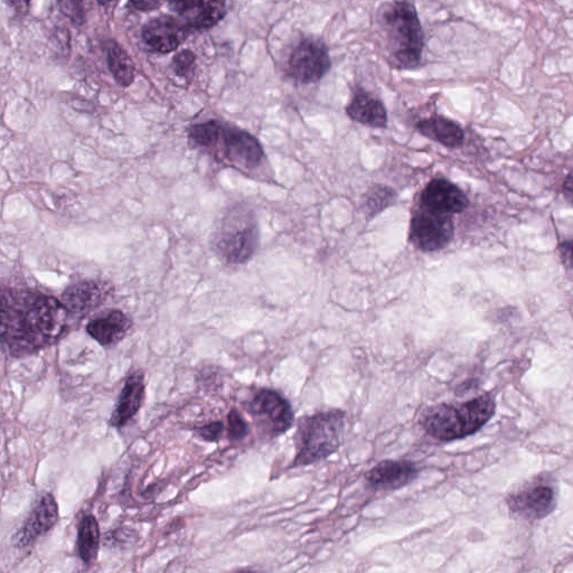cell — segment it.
Instances as JSON below:
<instances>
[{
	"label": "cell",
	"mask_w": 573,
	"mask_h": 573,
	"mask_svg": "<svg viewBox=\"0 0 573 573\" xmlns=\"http://www.w3.org/2000/svg\"><path fill=\"white\" fill-rule=\"evenodd\" d=\"M69 311L58 299L39 293H3V341L14 354L50 345L67 327Z\"/></svg>",
	"instance_id": "cell-1"
},
{
	"label": "cell",
	"mask_w": 573,
	"mask_h": 573,
	"mask_svg": "<svg viewBox=\"0 0 573 573\" xmlns=\"http://www.w3.org/2000/svg\"><path fill=\"white\" fill-rule=\"evenodd\" d=\"M495 407L491 394H483L458 405L428 408L422 412L420 425L430 437L447 443L475 434L494 416Z\"/></svg>",
	"instance_id": "cell-2"
},
{
	"label": "cell",
	"mask_w": 573,
	"mask_h": 573,
	"mask_svg": "<svg viewBox=\"0 0 573 573\" xmlns=\"http://www.w3.org/2000/svg\"><path fill=\"white\" fill-rule=\"evenodd\" d=\"M345 415L342 411L318 412L299 422L294 467L313 465L335 454L342 444Z\"/></svg>",
	"instance_id": "cell-3"
},
{
	"label": "cell",
	"mask_w": 573,
	"mask_h": 573,
	"mask_svg": "<svg viewBox=\"0 0 573 573\" xmlns=\"http://www.w3.org/2000/svg\"><path fill=\"white\" fill-rule=\"evenodd\" d=\"M390 52L401 68H415L424 49V33L415 6L393 3L382 11Z\"/></svg>",
	"instance_id": "cell-4"
},
{
	"label": "cell",
	"mask_w": 573,
	"mask_h": 573,
	"mask_svg": "<svg viewBox=\"0 0 573 573\" xmlns=\"http://www.w3.org/2000/svg\"><path fill=\"white\" fill-rule=\"evenodd\" d=\"M453 237L454 222L449 215L425 208L412 218L410 241L421 251L434 252L444 249Z\"/></svg>",
	"instance_id": "cell-5"
},
{
	"label": "cell",
	"mask_w": 573,
	"mask_h": 573,
	"mask_svg": "<svg viewBox=\"0 0 573 573\" xmlns=\"http://www.w3.org/2000/svg\"><path fill=\"white\" fill-rule=\"evenodd\" d=\"M257 225L250 220L231 223L216 242L220 255L230 263H244L251 259L258 247Z\"/></svg>",
	"instance_id": "cell-6"
},
{
	"label": "cell",
	"mask_w": 573,
	"mask_h": 573,
	"mask_svg": "<svg viewBox=\"0 0 573 573\" xmlns=\"http://www.w3.org/2000/svg\"><path fill=\"white\" fill-rule=\"evenodd\" d=\"M291 75L303 83L321 80L331 69L330 55L326 46L316 40H305L300 43L289 61Z\"/></svg>",
	"instance_id": "cell-7"
},
{
	"label": "cell",
	"mask_w": 573,
	"mask_h": 573,
	"mask_svg": "<svg viewBox=\"0 0 573 573\" xmlns=\"http://www.w3.org/2000/svg\"><path fill=\"white\" fill-rule=\"evenodd\" d=\"M248 410L253 416L265 420L268 431L274 436L284 434L294 424L293 408L275 391H259L249 402Z\"/></svg>",
	"instance_id": "cell-8"
},
{
	"label": "cell",
	"mask_w": 573,
	"mask_h": 573,
	"mask_svg": "<svg viewBox=\"0 0 573 573\" xmlns=\"http://www.w3.org/2000/svg\"><path fill=\"white\" fill-rule=\"evenodd\" d=\"M223 152L222 156L234 165L253 169L259 166L263 150L258 140L246 131L225 127L215 153Z\"/></svg>",
	"instance_id": "cell-9"
},
{
	"label": "cell",
	"mask_w": 573,
	"mask_h": 573,
	"mask_svg": "<svg viewBox=\"0 0 573 573\" xmlns=\"http://www.w3.org/2000/svg\"><path fill=\"white\" fill-rule=\"evenodd\" d=\"M191 31L180 18L163 15L146 23L142 34L144 41L156 52L171 53L187 40Z\"/></svg>",
	"instance_id": "cell-10"
},
{
	"label": "cell",
	"mask_w": 573,
	"mask_h": 573,
	"mask_svg": "<svg viewBox=\"0 0 573 573\" xmlns=\"http://www.w3.org/2000/svg\"><path fill=\"white\" fill-rule=\"evenodd\" d=\"M418 468L408 460H384L366 474V483L375 491H396L415 481Z\"/></svg>",
	"instance_id": "cell-11"
},
{
	"label": "cell",
	"mask_w": 573,
	"mask_h": 573,
	"mask_svg": "<svg viewBox=\"0 0 573 573\" xmlns=\"http://www.w3.org/2000/svg\"><path fill=\"white\" fill-rule=\"evenodd\" d=\"M59 520V507L51 494H44L35 506L22 528L16 534V544L20 548L30 546L41 535L49 532Z\"/></svg>",
	"instance_id": "cell-12"
},
{
	"label": "cell",
	"mask_w": 573,
	"mask_h": 573,
	"mask_svg": "<svg viewBox=\"0 0 573 573\" xmlns=\"http://www.w3.org/2000/svg\"><path fill=\"white\" fill-rule=\"evenodd\" d=\"M512 512L526 520H538L549 514L554 506L552 488L544 484H535L523 488L509 499Z\"/></svg>",
	"instance_id": "cell-13"
},
{
	"label": "cell",
	"mask_w": 573,
	"mask_h": 573,
	"mask_svg": "<svg viewBox=\"0 0 573 573\" xmlns=\"http://www.w3.org/2000/svg\"><path fill=\"white\" fill-rule=\"evenodd\" d=\"M421 203L428 210L446 215L463 212L469 204L462 190L441 178L431 181L426 186L421 194Z\"/></svg>",
	"instance_id": "cell-14"
},
{
	"label": "cell",
	"mask_w": 573,
	"mask_h": 573,
	"mask_svg": "<svg viewBox=\"0 0 573 573\" xmlns=\"http://www.w3.org/2000/svg\"><path fill=\"white\" fill-rule=\"evenodd\" d=\"M169 7L183 17V22L191 30H209L227 15V4L224 2H172Z\"/></svg>",
	"instance_id": "cell-15"
},
{
	"label": "cell",
	"mask_w": 573,
	"mask_h": 573,
	"mask_svg": "<svg viewBox=\"0 0 573 573\" xmlns=\"http://www.w3.org/2000/svg\"><path fill=\"white\" fill-rule=\"evenodd\" d=\"M145 397V382L142 372L130 374L124 388L119 396V400L114 413L110 419L112 427H124L133 419L140 408H142Z\"/></svg>",
	"instance_id": "cell-16"
},
{
	"label": "cell",
	"mask_w": 573,
	"mask_h": 573,
	"mask_svg": "<svg viewBox=\"0 0 573 573\" xmlns=\"http://www.w3.org/2000/svg\"><path fill=\"white\" fill-rule=\"evenodd\" d=\"M108 295L106 286L95 281H83L64 291L63 303L74 314H86L103 303Z\"/></svg>",
	"instance_id": "cell-17"
},
{
	"label": "cell",
	"mask_w": 573,
	"mask_h": 573,
	"mask_svg": "<svg viewBox=\"0 0 573 573\" xmlns=\"http://www.w3.org/2000/svg\"><path fill=\"white\" fill-rule=\"evenodd\" d=\"M130 319L120 311H111L106 315L93 319L87 326V332L102 346L119 343L130 331Z\"/></svg>",
	"instance_id": "cell-18"
},
{
	"label": "cell",
	"mask_w": 573,
	"mask_h": 573,
	"mask_svg": "<svg viewBox=\"0 0 573 573\" xmlns=\"http://www.w3.org/2000/svg\"><path fill=\"white\" fill-rule=\"evenodd\" d=\"M347 114L360 124L370 127L384 128L388 124L387 110L381 101L364 91L356 93L347 107Z\"/></svg>",
	"instance_id": "cell-19"
},
{
	"label": "cell",
	"mask_w": 573,
	"mask_h": 573,
	"mask_svg": "<svg viewBox=\"0 0 573 573\" xmlns=\"http://www.w3.org/2000/svg\"><path fill=\"white\" fill-rule=\"evenodd\" d=\"M420 133L435 142L450 148L462 146L465 135L462 128L456 122L445 117H431L419 122Z\"/></svg>",
	"instance_id": "cell-20"
},
{
	"label": "cell",
	"mask_w": 573,
	"mask_h": 573,
	"mask_svg": "<svg viewBox=\"0 0 573 573\" xmlns=\"http://www.w3.org/2000/svg\"><path fill=\"white\" fill-rule=\"evenodd\" d=\"M108 67L120 87H129L135 80V64L128 53L115 41L106 45Z\"/></svg>",
	"instance_id": "cell-21"
},
{
	"label": "cell",
	"mask_w": 573,
	"mask_h": 573,
	"mask_svg": "<svg viewBox=\"0 0 573 573\" xmlns=\"http://www.w3.org/2000/svg\"><path fill=\"white\" fill-rule=\"evenodd\" d=\"M100 546L99 524L95 516H83L78 532V551L84 563L91 565L98 556Z\"/></svg>",
	"instance_id": "cell-22"
},
{
	"label": "cell",
	"mask_w": 573,
	"mask_h": 573,
	"mask_svg": "<svg viewBox=\"0 0 573 573\" xmlns=\"http://www.w3.org/2000/svg\"><path fill=\"white\" fill-rule=\"evenodd\" d=\"M224 125L216 120L203 122V124L194 125L190 129V138L193 142L209 152L214 153L218 147L223 134Z\"/></svg>",
	"instance_id": "cell-23"
},
{
	"label": "cell",
	"mask_w": 573,
	"mask_h": 573,
	"mask_svg": "<svg viewBox=\"0 0 573 573\" xmlns=\"http://www.w3.org/2000/svg\"><path fill=\"white\" fill-rule=\"evenodd\" d=\"M396 200V194L389 187L375 186L366 200V209L370 214L375 215L382 212Z\"/></svg>",
	"instance_id": "cell-24"
},
{
	"label": "cell",
	"mask_w": 573,
	"mask_h": 573,
	"mask_svg": "<svg viewBox=\"0 0 573 573\" xmlns=\"http://www.w3.org/2000/svg\"><path fill=\"white\" fill-rule=\"evenodd\" d=\"M195 63V55L189 50L182 51L175 55L173 68L178 77L189 78Z\"/></svg>",
	"instance_id": "cell-25"
},
{
	"label": "cell",
	"mask_w": 573,
	"mask_h": 573,
	"mask_svg": "<svg viewBox=\"0 0 573 573\" xmlns=\"http://www.w3.org/2000/svg\"><path fill=\"white\" fill-rule=\"evenodd\" d=\"M229 437L233 440H240L248 435L247 422L241 417L237 410H231L228 416Z\"/></svg>",
	"instance_id": "cell-26"
},
{
	"label": "cell",
	"mask_w": 573,
	"mask_h": 573,
	"mask_svg": "<svg viewBox=\"0 0 573 573\" xmlns=\"http://www.w3.org/2000/svg\"><path fill=\"white\" fill-rule=\"evenodd\" d=\"M60 7L62 13L67 15L75 25H82L86 22V14H84V9L80 2H74V0L68 2V0H65V2L60 3Z\"/></svg>",
	"instance_id": "cell-27"
},
{
	"label": "cell",
	"mask_w": 573,
	"mask_h": 573,
	"mask_svg": "<svg viewBox=\"0 0 573 573\" xmlns=\"http://www.w3.org/2000/svg\"><path fill=\"white\" fill-rule=\"evenodd\" d=\"M196 431L201 438L206 441H212V443H214V441H219L221 439L224 431V426L220 421L211 422L209 425L197 428Z\"/></svg>",
	"instance_id": "cell-28"
},
{
	"label": "cell",
	"mask_w": 573,
	"mask_h": 573,
	"mask_svg": "<svg viewBox=\"0 0 573 573\" xmlns=\"http://www.w3.org/2000/svg\"><path fill=\"white\" fill-rule=\"evenodd\" d=\"M559 252L562 261L573 268V240L561 243Z\"/></svg>",
	"instance_id": "cell-29"
},
{
	"label": "cell",
	"mask_w": 573,
	"mask_h": 573,
	"mask_svg": "<svg viewBox=\"0 0 573 573\" xmlns=\"http://www.w3.org/2000/svg\"><path fill=\"white\" fill-rule=\"evenodd\" d=\"M130 6H133L137 11L140 12H150L155 11L161 7V2H131L129 3Z\"/></svg>",
	"instance_id": "cell-30"
},
{
	"label": "cell",
	"mask_w": 573,
	"mask_h": 573,
	"mask_svg": "<svg viewBox=\"0 0 573 573\" xmlns=\"http://www.w3.org/2000/svg\"><path fill=\"white\" fill-rule=\"evenodd\" d=\"M563 193H565L567 201L573 206V171L566 178L563 184Z\"/></svg>",
	"instance_id": "cell-31"
},
{
	"label": "cell",
	"mask_w": 573,
	"mask_h": 573,
	"mask_svg": "<svg viewBox=\"0 0 573 573\" xmlns=\"http://www.w3.org/2000/svg\"><path fill=\"white\" fill-rule=\"evenodd\" d=\"M234 573H257V572L251 571V570H241V571L234 572Z\"/></svg>",
	"instance_id": "cell-32"
}]
</instances>
